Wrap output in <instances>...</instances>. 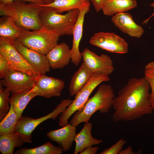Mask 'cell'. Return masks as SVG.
Listing matches in <instances>:
<instances>
[{"instance_id":"cell-1","label":"cell","mask_w":154,"mask_h":154,"mask_svg":"<svg viewBox=\"0 0 154 154\" xmlns=\"http://www.w3.org/2000/svg\"><path fill=\"white\" fill-rule=\"evenodd\" d=\"M150 88L144 76L130 78L114 98L112 119L115 122L129 121L153 114Z\"/></svg>"},{"instance_id":"cell-2","label":"cell","mask_w":154,"mask_h":154,"mask_svg":"<svg viewBox=\"0 0 154 154\" xmlns=\"http://www.w3.org/2000/svg\"><path fill=\"white\" fill-rule=\"evenodd\" d=\"M43 7L23 1L0 3V15L12 17L17 25L27 30H36L42 27L40 14Z\"/></svg>"},{"instance_id":"cell-3","label":"cell","mask_w":154,"mask_h":154,"mask_svg":"<svg viewBox=\"0 0 154 154\" xmlns=\"http://www.w3.org/2000/svg\"><path fill=\"white\" fill-rule=\"evenodd\" d=\"M115 94L112 86L109 84L100 85L95 94L89 98L81 109L76 111L70 121L76 127L82 123H86L97 111L101 114L107 113L112 107Z\"/></svg>"},{"instance_id":"cell-4","label":"cell","mask_w":154,"mask_h":154,"mask_svg":"<svg viewBox=\"0 0 154 154\" xmlns=\"http://www.w3.org/2000/svg\"><path fill=\"white\" fill-rule=\"evenodd\" d=\"M43 7L40 15L42 26L54 30L59 36L72 35L79 14V9H74L62 15L56 13L52 8Z\"/></svg>"},{"instance_id":"cell-5","label":"cell","mask_w":154,"mask_h":154,"mask_svg":"<svg viewBox=\"0 0 154 154\" xmlns=\"http://www.w3.org/2000/svg\"><path fill=\"white\" fill-rule=\"evenodd\" d=\"M59 35L45 27L36 30H24L17 39L27 48L46 55L58 44Z\"/></svg>"},{"instance_id":"cell-6","label":"cell","mask_w":154,"mask_h":154,"mask_svg":"<svg viewBox=\"0 0 154 154\" xmlns=\"http://www.w3.org/2000/svg\"><path fill=\"white\" fill-rule=\"evenodd\" d=\"M110 80L108 75L99 72L93 73L87 83L75 95L72 102L60 114L59 126L63 127L67 125L69 118L76 111L83 108L94 90L102 82H108Z\"/></svg>"},{"instance_id":"cell-7","label":"cell","mask_w":154,"mask_h":154,"mask_svg":"<svg viewBox=\"0 0 154 154\" xmlns=\"http://www.w3.org/2000/svg\"><path fill=\"white\" fill-rule=\"evenodd\" d=\"M72 101L69 99L62 100L52 112L39 118L34 119L27 116H22L18 120L15 132L24 142L31 143L32 133L35 128L48 119H55L59 114L66 110Z\"/></svg>"},{"instance_id":"cell-8","label":"cell","mask_w":154,"mask_h":154,"mask_svg":"<svg viewBox=\"0 0 154 154\" xmlns=\"http://www.w3.org/2000/svg\"><path fill=\"white\" fill-rule=\"evenodd\" d=\"M13 42L0 38V54L7 60L11 69L23 72L37 79L40 74L17 51Z\"/></svg>"},{"instance_id":"cell-9","label":"cell","mask_w":154,"mask_h":154,"mask_svg":"<svg viewBox=\"0 0 154 154\" xmlns=\"http://www.w3.org/2000/svg\"><path fill=\"white\" fill-rule=\"evenodd\" d=\"M89 43L111 52L124 54L128 52L127 43L113 33L100 32L95 33L90 38Z\"/></svg>"},{"instance_id":"cell-10","label":"cell","mask_w":154,"mask_h":154,"mask_svg":"<svg viewBox=\"0 0 154 154\" xmlns=\"http://www.w3.org/2000/svg\"><path fill=\"white\" fill-rule=\"evenodd\" d=\"M82 54L83 62L93 73L109 75L115 70L112 60L106 54L99 56L87 48L84 50Z\"/></svg>"},{"instance_id":"cell-11","label":"cell","mask_w":154,"mask_h":154,"mask_svg":"<svg viewBox=\"0 0 154 154\" xmlns=\"http://www.w3.org/2000/svg\"><path fill=\"white\" fill-rule=\"evenodd\" d=\"M36 79L23 72L10 69L0 84L9 92L21 89H32L35 86Z\"/></svg>"},{"instance_id":"cell-12","label":"cell","mask_w":154,"mask_h":154,"mask_svg":"<svg viewBox=\"0 0 154 154\" xmlns=\"http://www.w3.org/2000/svg\"><path fill=\"white\" fill-rule=\"evenodd\" d=\"M64 87V81L45 74L40 75L36 79L34 89L37 96L48 98L60 96Z\"/></svg>"},{"instance_id":"cell-13","label":"cell","mask_w":154,"mask_h":154,"mask_svg":"<svg viewBox=\"0 0 154 154\" xmlns=\"http://www.w3.org/2000/svg\"><path fill=\"white\" fill-rule=\"evenodd\" d=\"M13 43L17 51L40 75L50 71L51 67L46 55L27 48L17 39Z\"/></svg>"},{"instance_id":"cell-14","label":"cell","mask_w":154,"mask_h":154,"mask_svg":"<svg viewBox=\"0 0 154 154\" xmlns=\"http://www.w3.org/2000/svg\"><path fill=\"white\" fill-rule=\"evenodd\" d=\"M111 20L116 27L131 37L140 38L144 33L142 27L135 22L131 14L128 13L116 14L113 15Z\"/></svg>"},{"instance_id":"cell-15","label":"cell","mask_w":154,"mask_h":154,"mask_svg":"<svg viewBox=\"0 0 154 154\" xmlns=\"http://www.w3.org/2000/svg\"><path fill=\"white\" fill-rule=\"evenodd\" d=\"M90 6L79 9V14L73 30L72 44L70 49L71 61L76 66H78L82 58V53L79 50V44L82 36L84 17L90 11Z\"/></svg>"},{"instance_id":"cell-16","label":"cell","mask_w":154,"mask_h":154,"mask_svg":"<svg viewBox=\"0 0 154 154\" xmlns=\"http://www.w3.org/2000/svg\"><path fill=\"white\" fill-rule=\"evenodd\" d=\"M76 127L68 123L58 129L47 132L46 135L51 140L58 144L63 151L66 152L71 148L76 134Z\"/></svg>"},{"instance_id":"cell-17","label":"cell","mask_w":154,"mask_h":154,"mask_svg":"<svg viewBox=\"0 0 154 154\" xmlns=\"http://www.w3.org/2000/svg\"><path fill=\"white\" fill-rule=\"evenodd\" d=\"M51 68H62L71 60L70 49L66 43L58 44L46 55Z\"/></svg>"},{"instance_id":"cell-18","label":"cell","mask_w":154,"mask_h":154,"mask_svg":"<svg viewBox=\"0 0 154 154\" xmlns=\"http://www.w3.org/2000/svg\"><path fill=\"white\" fill-rule=\"evenodd\" d=\"M85 123L82 129L76 134L74 137L76 145L74 154H78L89 147L99 145L103 141L102 140L94 138L92 136V123L90 122Z\"/></svg>"},{"instance_id":"cell-19","label":"cell","mask_w":154,"mask_h":154,"mask_svg":"<svg viewBox=\"0 0 154 154\" xmlns=\"http://www.w3.org/2000/svg\"><path fill=\"white\" fill-rule=\"evenodd\" d=\"M12 92L9 99V104L13 106L19 119L28 104L37 95L34 88L32 89L18 90Z\"/></svg>"},{"instance_id":"cell-20","label":"cell","mask_w":154,"mask_h":154,"mask_svg":"<svg viewBox=\"0 0 154 154\" xmlns=\"http://www.w3.org/2000/svg\"><path fill=\"white\" fill-rule=\"evenodd\" d=\"M93 73L83 62L71 78L69 88L70 95H75L87 83Z\"/></svg>"},{"instance_id":"cell-21","label":"cell","mask_w":154,"mask_h":154,"mask_svg":"<svg viewBox=\"0 0 154 154\" xmlns=\"http://www.w3.org/2000/svg\"><path fill=\"white\" fill-rule=\"evenodd\" d=\"M137 5L136 0H106L101 10L104 15L110 16L131 10Z\"/></svg>"},{"instance_id":"cell-22","label":"cell","mask_w":154,"mask_h":154,"mask_svg":"<svg viewBox=\"0 0 154 154\" xmlns=\"http://www.w3.org/2000/svg\"><path fill=\"white\" fill-rule=\"evenodd\" d=\"M24 29L18 26L13 18L3 16L0 19V38L14 42Z\"/></svg>"},{"instance_id":"cell-23","label":"cell","mask_w":154,"mask_h":154,"mask_svg":"<svg viewBox=\"0 0 154 154\" xmlns=\"http://www.w3.org/2000/svg\"><path fill=\"white\" fill-rule=\"evenodd\" d=\"M36 4L42 7L52 8L56 13L60 14L90 6V2L84 1L82 0H54L52 3L47 4Z\"/></svg>"},{"instance_id":"cell-24","label":"cell","mask_w":154,"mask_h":154,"mask_svg":"<svg viewBox=\"0 0 154 154\" xmlns=\"http://www.w3.org/2000/svg\"><path fill=\"white\" fill-rule=\"evenodd\" d=\"M24 143L15 131L0 135V151L2 154H13L15 147H21Z\"/></svg>"},{"instance_id":"cell-25","label":"cell","mask_w":154,"mask_h":154,"mask_svg":"<svg viewBox=\"0 0 154 154\" xmlns=\"http://www.w3.org/2000/svg\"><path fill=\"white\" fill-rule=\"evenodd\" d=\"M62 147L55 146L49 142L38 147L30 148H23L16 151L15 154H61Z\"/></svg>"},{"instance_id":"cell-26","label":"cell","mask_w":154,"mask_h":154,"mask_svg":"<svg viewBox=\"0 0 154 154\" xmlns=\"http://www.w3.org/2000/svg\"><path fill=\"white\" fill-rule=\"evenodd\" d=\"M10 105L8 113L0 121V135L14 132L19 119L13 106Z\"/></svg>"},{"instance_id":"cell-27","label":"cell","mask_w":154,"mask_h":154,"mask_svg":"<svg viewBox=\"0 0 154 154\" xmlns=\"http://www.w3.org/2000/svg\"><path fill=\"white\" fill-rule=\"evenodd\" d=\"M144 77L150 86V102L152 107L154 109V61L149 62L145 66Z\"/></svg>"},{"instance_id":"cell-28","label":"cell","mask_w":154,"mask_h":154,"mask_svg":"<svg viewBox=\"0 0 154 154\" xmlns=\"http://www.w3.org/2000/svg\"><path fill=\"white\" fill-rule=\"evenodd\" d=\"M2 86H0V120L1 121L8 113L10 108L9 105V97L10 92L3 89Z\"/></svg>"},{"instance_id":"cell-29","label":"cell","mask_w":154,"mask_h":154,"mask_svg":"<svg viewBox=\"0 0 154 154\" xmlns=\"http://www.w3.org/2000/svg\"><path fill=\"white\" fill-rule=\"evenodd\" d=\"M127 141L123 138L119 139L115 143L109 148H106L99 154H120Z\"/></svg>"},{"instance_id":"cell-30","label":"cell","mask_w":154,"mask_h":154,"mask_svg":"<svg viewBox=\"0 0 154 154\" xmlns=\"http://www.w3.org/2000/svg\"><path fill=\"white\" fill-rule=\"evenodd\" d=\"M10 69L8 62L0 54V78L3 79L7 75Z\"/></svg>"},{"instance_id":"cell-31","label":"cell","mask_w":154,"mask_h":154,"mask_svg":"<svg viewBox=\"0 0 154 154\" xmlns=\"http://www.w3.org/2000/svg\"><path fill=\"white\" fill-rule=\"evenodd\" d=\"M106 0H90L95 11L98 13L102 8Z\"/></svg>"},{"instance_id":"cell-32","label":"cell","mask_w":154,"mask_h":154,"mask_svg":"<svg viewBox=\"0 0 154 154\" xmlns=\"http://www.w3.org/2000/svg\"><path fill=\"white\" fill-rule=\"evenodd\" d=\"M15 1H23L35 4H44L41 0H0V3L6 4Z\"/></svg>"},{"instance_id":"cell-33","label":"cell","mask_w":154,"mask_h":154,"mask_svg":"<svg viewBox=\"0 0 154 154\" xmlns=\"http://www.w3.org/2000/svg\"><path fill=\"white\" fill-rule=\"evenodd\" d=\"M99 149L98 146L93 147L92 146L89 147L82 151L80 152V154H95Z\"/></svg>"},{"instance_id":"cell-34","label":"cell","mask_w":154,"mask_h":154,"mask_svg":"<svg viewBox=\"0 0 154 154\" xmlns=\"http://www.w3.org/2000/svg\"><path fill=\"white\" fill-rule=\"evenodd\" d=\"M139 151L138 152H135L131 146H129L127 148L122 149L120 154H137V153H140Z\"/></svg>"},{"instance_id":"cell-35","label":"cell","mask_w":154,"mask_h":154,"mask_svg":"<svg viewBox=\"0 0 154 154\" xmlns=\"http://www.w3.org/2000/svg\"><path fill=\"white\" fill-rule=\"evenodd\" d=\"M150 6L154 8V2L153 3L150 4ZM153 16H154V12H153V13L149 17L143 21L142 24L143 25L144 24H147L149 20Z\"/></svg>"},{"instance_id":"cell-36","label":"cell","mask_w":154,"mask_h":154,"mask_svg":"<svg viewBox=\"0 0 154 154\" xmlns=\"http://www.w3.org/2000/svg\"><path fill=\"white\" fill-rule=\"evenodd\" d=\"M44 4H49L53 2L54 0H41Z\"/></svg>"},{"instance_id":"cell-37","label":"cell","mask_w":154,"mask_h":154,"mask_svg":"<svg viewBox=\"0 0 154 154\" xmlns=\"http://www.w3.org/2000/svg\"><path fill=\"white\" fill-rule=\"evenodd\" d=\"M84 1L90 2V0H82Z\"/></svg>"},{"instance_id":"cell-38","label":"cell","mask_w":154,"mask_h":154,"mask_svg":"<svg viewBox=\"0 0 154 154\" xmlns=\"http://www.w3.org/2000/svg\"><path fill=\"white\" fill-rule=\"evenodd\" d=\"M153 138H154V134H153Z\"/></svg>"}]
</instances>
